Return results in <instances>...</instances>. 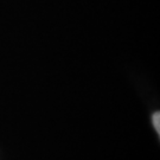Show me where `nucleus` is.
Here are the masks:
<instances>
[{
	"instance_id": "1",
	"label": "nucleus",
	"mask_w": 160,
	"mask_h": 160,
	"mask_svg": "<svg viewBox=\"0 0 160 160\" xmlns=\"http://www.w3.org/2000/svg\"><path fill=\"white\" fill-rule=\"evenodd\" d=\"M160 114L159 112H157V113H154L153 114V126H154V128L157 129V132H158V134L160 133Z\"/></svg>"
}]
</instances>
